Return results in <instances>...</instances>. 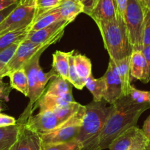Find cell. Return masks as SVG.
<instances>
[{
    "label": "cell",
    "mask_w": 150,
    "mask_h": 150,
    "mask_svg": "<svg viewBox=\"0 0 150 150\" xmlns=\"http://www.w3.org/2000/svg\"><path fill=\"white\" fill-rule=\"evenodd\" d=\"M150 104H138L129 95L123 96L113 104V110L100 133L81 150H103L108 149L112 141L137 122Z\"/></svg>",
    "instance_id": "6da1fadb"
},
{
    "label": "cell",
    "mask_w": 150,
    "mask_h": 150,
    "mask_svg": "<svg viewBox=\"0 0 150 150\" xmlns=\"http://www.w3.org/2000/svg\"><path fill=\"white\" fill-rule=\"evenodd\" d=\"M96 24L110 59L120 60L131 55L133 50L129 43L125 21L121 16L117 14L113 19Z\"/></svg>",
    "instance_id": "7a4b0ae2"
},
{
    "label": "cell",
    "mask_w": 150,
    "mask_h": 150,
    "mask_svg": "<svg viewBox=\"0 0 150 150\" xmlns=\"http://www.w3.org/2000/svg\"><path fill=\"white\" fill-rule=\"evenodd\" d=\"M113 110V105L108 107L103 99L86 105V112L80 132L76 139L82 149L91 142L102 131L105 122Z\"/></svg>",
    "instance_id": "3957f363"
},
{
    "label": "cell",
    "mask_w": 150,
    "mask_h": 150,
    "mask_svg": "<svg viewBox=\"0 0 150 150\" xmlns=\"http://www.w3.org/2000/svg\"><path fill=\"white\" fill-rule=\"evenodd\" d=\"M146 8L140 0H128L124 21L129 43L133 51H142L143 32Z\"/></svg>",
    "instance_id": "277c9868"
},
{
    "label": "cell",
    "mask_w": 150,
    "mask_h": 150,
    "mask_svg": "<svg viewBox=\"0 0 150 150\" xmlns=\"http://www.w3.org/2000/svg\"><path fill=\"white\" fill-rule=\"evenodd\" d=\"M86 112V106L81 105L80 110L72 117L54 130L40 135L41 144H59L76 139L80 132L83 117Z\"/></svg>",
    "instance_id": "5b68a950"
},
{
    "label": "cell",
    "mask_w": 150,
    "mask_h": 150,
    "mask_svg": "<svg viewBox=\"0 0 150 150\" xmlns=\"http://www.w3.org/2000/svg\"><path fill=\"white\" fill-rule=\"evenodd\" d=\"M64 31L65 29L60 30L54 35L50 38V39L47 40L45 42L41 43V44H35V43L28 41L25 38L24 41L19 45L13 58L6 65L8 74L13 71H15L22 67L24 63L33 58L38 52H44L50 46L60 41L63 36Z\"/></svg>",
    "instance_id": "8992f818"
},
{
    "label": "cell",
    "mask_w": 150,
    "mask_h": 150,
    "mask_svg": "<svg viewBox=\"0 0 150 150\" xmlns=\"http://www.w3.org/2000/svg\"><path fill=\"white\" fill-rule=\"evenodd\" d=\"M35 13V0H21L16 8L0 24V35L32 24Z\"/></svg>",
    "instance_id": "52a82bcc"
},
{
    "label": "cell",
    "mask_w": 150,
    "mask_h": 150,
    "mask_svg": "<svg viewBox=\"0 0 150 150\" xmlns=\"http://www.w3.org/2000/svg\"><path fill=\"white\" fill-rule=\"evenodd\" d=\"M148 141L142 129L134 126L115 138L108 149L110 150H130L133 149L144 150Z\"/></svg>",
    "instance_id": "ba28073f"
},
{
    "label": "cell",
    "mask_w": 150,
    "mask_h": 150,
    "mask_svg": "<svg viewBox=\"0 0 150 150\" xmlns=\"http://www.w3.org/2000/svg\"><path fill=\"white\" fill-rule=\"evenodd\" d=\"M31 114L29 111L24 110L18 121L21 122L18 136L10 150H40L41 147V139L40 135L33 131L26 125Z\"/></svg>",
    "instance_id": "9c48e42d"
},
{
    "label": "cell",
    "mask_w": 150,
    "mask_h": 150,
    "mask_svg": "<svg viewBox=\"0 0 150 150\" xmlns=\"http://www.w3.org/2000/svg\"><path fill=\"white\" fill-rule=\"evenodd\" d=\"M63 123L52 110L39 111L35 116L31 115L26 121L27 126L39 135L48 133Z\"/></svg>",
    "instance_id": "30bf717a"
},
{
    "label": "cell",
    "mask_w": 150,
    "mask_h": 150,
    "mask_svg": "<svg viewBox=\"0 0 150 150\" xmlns=\"http://www.w3.org/2000/svg\"><path fill=\"white\" fill-rule=\"evenodd\" d=\"M105 82V91L103 95V100L113 105L119 99L123 96L122 86L119 77L113 60L110 59L108 67L103 75Z\"/></svg>",
    "instance_id": "8fae6325"
},
{
    "label": "cell",
    "mask_w": 150,
    "mask_h": 150,
    "mask_svg": "<svg viewBox=\"0 0 150 150\" xmlns=\"http://www.w3.org/2000/svg\"><path fill=\"white\" fill-rule=\"evenodd\" d=\"M42 52H38L35 55L33 58L24 63L23 67L25 69L27 74V79H28L29 86V94L28 98L30 99V103L27 107L31 108L32 109L34 107V105L38 102V100L41 98V94L38 90V72L40 69V57L42 54Z\"/></svg>",
    "instance_id": "7c38bea8"
},
{
    "label": "cell",
    "mask_w": 150,
    "mask_h": 150,
    "mask_svg": "<svg viewBox=\"0 0 150 150\" xmlns=\"http://www.w3.org/2000/svg\"><path fill=\"white\" fill-rule=\"evenodd\" d=\"M88 15L95 23L113 19L117 16L114 0H96Z\"/></svg>",
    "instance_id": "4fadbf2b"
},
{
    "label": "cell",
    "mask_w": 150,
    "mask_h": 150,
    "mask_svg": "<svg viewBox=\"0 0 150 150\" xmlns=\"http://www.w3.org/2000/svg\"><path fill=\"white\" fill-rule=\"evenodd\" d=\"M131 77L144 83L150 81V73L142 51H132L130 55Z\"/></svg>",
    "instance_id": "5bb4252c"
},
{
    "label": "cell",
    "mask_w": 150,
    "mask_h": 150,
    "mask_svg": "<svg viewBox=\"0 0 150 150\" xmlns=\"http://www.w3.org/2000/svg\"><path fill=\"white\" fill-rule=\"evenodd\" d=\"M70 23V21L67 20L57 21L41 30L35 32H29L26 38L35 44H41L50 39V38L54 35L60 30H64L66 26L69 25Z\"/></svg>",
    "instance_id": "9a60e30c"
},
{
    "label": "cell",
    "mask_w": 150,
    "mask_h": 150,
    "mask_svg": "<svg viewBox=\"0 0 150 150\" xmlns=\"http://www.w3.org/2000/svg\"><path fill=\"white\" fill-rule=\"evenodd\" d=\"M122 86L123 96H127L130 89V56L120 60H113Z\"/></svg>",
    "instance_id": "2e32d148"
},
{
    "label": "cell",
    "mask_w": 150,
    "mask_h": 150,
    "mask_svg": "<svg viewBox=\"0 0 150 150\" xmlns=\"http://www.w3.org/2000/svg\"><path fill=\"white\" fill-rule=\"evenodd\" d=\"M74 50L71 52L56 51L53 54L52 69L59 77L69 82V57Z\"/></svg>",
    "instance_id": "e0dca14e"
},
{
    "label": "cell",
    "mask_w": 150,
    "mask_h": 150,
    "mask_svg": "<svg viewBox=\"0 0 150 150\" xmlns=\"http://www.w3.org/2000/svg\"><path fill=\"white\" fill-rule=\"evenodd\" d=\"M72 101H74L72 96V93H69L63 96H48V95L43 94L36 102L35 106L33 107V110L34 111L35 108H39L40 111H52L54 108L61 104L66 102H72Z\"/></svg>",
    "instance_id": "ac0fdd59"
},
{
    "label": "cell",
    "mask_w": 150,
    "mask_h": 150,
    "mask_svg": "<svg viewBox=\"0 0 150 150\" xmlns=\"http://www.w3.org/2000/svg\"><path fill=\"white\" fill-rule=\"evenodd\" d=\"M21 122L17 120L16 125L0 127V150H10L18 136Z\"/></svg>",
    "instance_id": "d6986e66"
},
{
    "label": "cell",
    "mask_w": 150,
    "mask_h": 150,
    "mask_svg": "<svg viewBox=\"0 0 150 150\" xmlns=\"http://www.w3.org/2000/svg\"><path fill=\"white\" fill-rule=\"evenodd\" d=\"M63 19L72 22L77 16L84 13V6L79 0H63L58 7Z\"/></svg>",
    "instance_id": "ffe728a7"
},
{
    "label": "cell",
    "mask_w": 150,
    "mask_h": 150,
    "mask_svg": "<svg viewBox=\"0 0 150 150\" xmlns=\"http://www.w3.org/2000/svg\"><path fill=\"white\" fill-rule=\"evenodd\" d=\"M72 93L71 84L68 80H63L58 75H55L51 79L50 85L44 94L48 96H63Z\"/></svg>",
    "instance_id": "44dd1931"
},
{
    "label": "cell",
    "mask_w": 150,
    "mask_h": 150,
    "mask_svg": "<svg viewBox=\"0 0 150 150\" xmlns=\"http://www.w3.org/2000/svg\"><path fill=\"white\" fill-rule=\"evenodd\" d=\"M8 77L10 78V85L12 89H16L28 97V79L24 68L22 66L16 70L13 71L8 74Z\"/></svg>",
    "instance_id": "7402d4cb"
},
{
    "label": "cell",
    "mask_w": 150,
    "mask_h": 150,
    "mask_svg": "<svg viewBox=\"0 0 150 150\" xmlns=\"http://www.w3.org/2000/svg\"><path fill=\"white\" fill-rule=\"evenodd\" d=\"M62 20L65 19H63V17L61 16V14L59 11L58 8H57L52 11H50L46 13L43 14L41 16L38 17L37 19L33 21L31 25L30 26L29 32H35L41 30L44 27L51 25L53 23L62 21Z\"/></svg>",
    "instance_id": "603a6c76"
},
{
    "label": "cell",
    "mask_w": 150,
    "mask_h": 150,
    "mask_svg": "<svg viewBox=\"0 0 150 150\" xmlns=\"http://www.w3.org/2000/svg\"><path fill=\"white\" fill-rule=\"evenodd\" d=\"M74 64L76 71L80 78L87 80L92 74L91 61L84 54L75 52L74 54Z\"/></svg>",
    "instance_id": "cb8c5ba5"
},
{
    "label": "cell",
    "mask_w": 150,
    "mask_h": 150,
    "mask_svg": "<svg viewBox=\"0 0 150 150\" xmlns=\"http://www.w3.org/2000/svg\"><path fill=\"white\" fill-rule=\"evenodd\" d=\"M86 87L92 93L94 102H100L103 99V95L106 88L103 77L96 79L91 74L86 80Z\"/></svg>",
    "instance_id": "d4e9b609"
},
{
    "label": "cell",
    "mask_w": 150,
    "mask_h": 150,
    "mask_svg": "<svg viewBox=\"0 0 150 150\" xmlns=\"http://www.w3.org/2000/svg\"><path fill=\"white\" fill-rule=\"evenodd\" d=\"M81 105L75 101L66 102L57 106L52 111L62 122H65L80 110Z\"/></svg>",
    "instance_id": "484cf974"
},
{
    "label": "cell",
    "mask_w": 150,
    "mask_h": 150,
    "mask_svg": "<svg viewBox=\"0 0 150 150\" xmlns=\"http://www.w3.org/2000/svg\"><path fill=\"white\" fill-rule=\"evenodd\" d=\"M29 30H30V26L25 28L18 29V30L1 35H0V52L9 47L19 38L26 37L29 33Z\"/></svg>",
    "instance_id": "4316f807"
},
{
    "label": "cell",
    "mask_w": 150,
    "mask_h": 150,
    "mask_svg": "<svg viewBox=\"0 0 150 150\" xmlns=\"http://www.w3.org/2000/svg\"><path fill=\"white\" fill-rule=\"evenodd\" d=\"M63 0H35V13L33 21L37 19L43 14L58 8Z\"/></svg>",
    "instance_id": "83f0119b"
},
{
    "label": "cell",
    "mask_w": 150,
    "mask_h": 150,
    "mask_svg": "<svg viewBox=\"0 0 150 150\" xmlns=\"http://www.w3.org/2000/svg\"><path fill=\"white\" fill-rule=\"evenodd\" d=\"M82 145L77 141L59 144H41L40 150H81Z\"/></svg>",
    "instance_id": "f1b7e54d"
},
{
    "label": "cell",
    "mask_w": 150,
    "mask_h": 150,
    "mask_svg": "<svg viewBox=\"0 0 150 150\" xmlns=\"http://www.w3.org/2000/svg\"><path fill=\"white\" fill-rule=\"evenodd\" d=\"M75 51L73 52L69 57V83L79 90H82L83 88L86 87V80L80 78L77 74L76 69H75L74 64V54Z\"/></svg>",
    "instance_id": "f546056e"
},
{
    "label": "cell",
    "mask_w": 150,
    "mask_h": 150,
    "mask_svg": "<svg viewBox=\"0 0 150 150\" xmlns=\"http://www.w3.org/2000/svg\"><path fill=\"white\" fill-rule=\"evenodd\" d=\"M26 37L19 38V39L16 41L14 43H13L9 47L0 52V63H2L5 65L8 64L11 61V59L13 58L15 53L16 52V50H18L21 43L24 41Z\"/></svg>",
    "instance_id": "4dcf8cb0"
},
{
    "label": "cell",
    "mask_w": 150,
    "mask_h": 150,
    "mask_svg": "<svg viewBox=\"0 0 150 150\" xmlns=\"http://www.w3.org/2000/svg\"><path fill=\"white\" fill-rule=\"evenodd\" d=\"M129 95L134 102L138 104H150V91H145L136 89L131 86Z\"/></svg>",
    "instance_id": "1f68e13d"
},
{
    "label": "cell",
    "mask_w": 150,
    "mask_h": 150,
    "mask_svg": "<svg viewBox=\"0 0 150 150\" xmlns=\"http://www.w3.org/2000/svg\"><path fill=\"white\" fill-rule=\"evenodd\" d=\"M11 90V85L4 83L2 79H0V112L3 110L5 103L9 100Z\"/></svg>",
    "instance_id": "d6a6232c"
},
{
    "label": "cell",
    "mask_w": 150,
    "mask_h": 150,
    "mask_svg": "<svg viewBox=\"0 0 150 150\" xmlns=\"http://www.w3.org/2000/svg\"><path fill=\"white\" fill-rule=\"evenodd\" d=\"M143 44L150 45V9L146 8L144 16V32H143Z\"/></svg>",
    "instance_id": "836d02e7"
},
{
    "label": "cell",
    "mask_w": 150,
    "mask_h": 150,
    "mask_svg": "<svg viewBox=\"0 0 150 150\" xmlns=\"http://www.w3.org/2000/svg\"><path fill=\"white\" fill-rule=\"evenodd\" d=\"M16 123L17 120H16L15 118L9 115L0 112V127L13 126V125H16Z\"/></svg>",
    "instance_id": "e575fe53"
},
{
    "label": "cell",
    "mask_w": 150,
    "mask_h": 150,
    "mask_svg": "<svg viewBox=\"0 0 150 150\" xmlns=\"http://www.w3.org/2000/svg\"><path fill=\"white\" fill-rule=\"evenodd\" d=\"M114 2L116 7L117 14H119V16H121L124 18L128 0H114Z\"/></svg>",
    "instance_id": "d590c367"
},
{
    "label": "cell",
    "mask_w": 150,
    "mask_h": 150,
    "mask_svg": "<svg viewBox=\"0 0 150 150\" xmlns=\"http://www.w3.org/2000/svg\"><path fill=\"white\" fill-rule=\"evenodd\" d=\"M21 0H0V11L13 5H18Z\"/></svg>",
    "instance_id": "8d00e7d4"
},
{
    "label": "cell",
    "mask_w": 150,
    "mask_h": 150,
    "mask_svg": "<svg viewBox=\"0 0 150 150\" xmlns=\"http://www.w3.org/2000/svg\"><path fill=\"white\" fill-rule=\"evenodd\" d=\"M79 1L81 2L84 6V13L88 15V13L90 12L94 5L96 0H79Z\"/></svg>",
    "instance_id": "74e56055"
},
{
    "label": "cell",
    "mask_w": 150,
    "mask_h": 150,
    "mask_svg": "<svg viewBox=\"0 0 150 150\" xmlns=\"http://www.w3.org/2000/svg\"><path fill=\"white\" fill-rule=\"evenodd\" d=\"M18 5H13L12 6H10L8 8H5V9L2 10V11H0V24L3 21V20L5 19V18H7L8 15L16 8V6Z\"/></svg>",
    "instance_id": "f35d334b"
},
{
    "label": "cell",
    "mask_w": 150,
    "mask_h": 150,
    "mask_svg": "<svg viewBox=\"0 0 150 150\" xmlns=\"http://www.w3.org/2000/svg\"><path fill=\"white\" fill-rule=\"evenodd\" d=\"M142 53L144 54V57H145V60L146 61L149 71L150 73V45L144 46L142 50Z\"/></svg>",
    "instance_id": "ab89813d"
},
{
    "label": "cell",
    "mask_w": 150,
    "mask_h": 150,
    "mask_svg": "<svg viewBox=\"0 0 150 150\" xmlns=\"http://www.w3.org/2000/svg\"><path fill=\"white\" fill-rule=\"evenodd\" d=\"M143 132H144V135H146L148 140L150 139V116L146 119V121L144 123V126H143L142 129Z\"/></svg>",
    "instance_id": "60d3db41"
},
{
    "label": "cell",
    "mask_w": 150,
    "mask_h": 150,
    "mask_svg": "<svg viewBox=\"0 0 150 150\" xmlns=\"http://www.w3.org/2000/svg\"><path fill=\"white\" fill-rule=\"evenodd\" d=\"M8 71L6 65L0 63V79H3L5 77H8Z\"/></svg>",
    "instance_id": "b9f144b4"
},
{
    "label": "cell",
    "mask_w": 150,
    "mask_h": 150,
    "mask_svg": "<svg viewBox=\"0 0 150 150\" xmlns=\"http://www.w3.org/2000/svg\"><path fill=\"white\" fill-rule=\"evenodd\" d=\"M141 2L143 6L146 8H148L150 5V0H141Z\"/></svg>",
    "instance_id": "7bdbcfd3"
},
{
    "label": "cell",
    "mask_w": 150,
    "mask_h": 150,
    "mask_svg": "<svg viewBox=\"0 0 150 150\" xmlns=\"http://www.w3.org/2000/svg\"><path fill=\"white\" fill-rule=\"evenodd\" d=\"M144 150H150V139L149 140L148 142H147L146 146L145 147V149Z\"/></svg>",
    "instance_id": "ee69618b"
},
{
    "label": "cell",
    "mask_w": 150,
    "mask_h": 150,
    "mask_svg": "<svg viewBox=\"0 0 150 150\" xmlns=\"http://www.w3.org/2000/svg\"><path fill=\"white\" fill-rule=\"evenodd\" d=\"M130 150H143V149H130Z\"/></svg>",
    "instance_id": "f6af8a7d"
},
{
    "label": "cell",
    "mask_w": 150,
    "mask_h": 150,
    "mask_svg": "<svg viewBox=\"0 0 150 150\" xmlns=\"http://www.w3.org/2000/svg\"><path fill=\"white\" fill-rule=\"evenodd\" d=\"M149 8V9H150V5H149V8Z\"/></svg>",
    "instance_id": "bcb514c9"
},
{
    "label": "cell",
    "mask_w": 150,
    "mask_h": 150,
    "mask_svg": "<svg viewBox=\"0 0 150 150\" xmlns=\"http://www.w3.org/2000/svg\"><path fill=\"white\" fill-rule=\"evenodd\" d=\"M140 2H141V0H140Z\"/></svg>",
    "instance_id": "7dc6e473"
}]
</instances>
